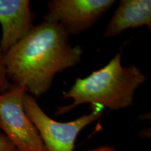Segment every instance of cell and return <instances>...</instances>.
I'll return each mask as SVG.
<instances>
[{
  "label": "cell",
  "mask_w": 151,
  "mask_h": 151,
  "mask_svg": "<svg viewBox=\"0 0 151 151\" xmlns=\"http://www.w3.org/2000/svg\"><path fill=\"white\" fill-rule=\"evenodd\" d=\"M67 32L55 22L43 21L4 53L8 78L39 97L52 87L57 73L81 61L83 48L72 46Z\"/></svg>",
  "instance_id": "cell-1"
},
{
  "label": "cell",
  "mask_w": 151,
  "mask_h": 151,
  "mask_svg": "<svg viewBox=\"0 0 151 151\" xmlns=\"http://www.w3.org/2000/svg\"><path fill=\"white\" fill-rule=\"evenodd\" d=\"M123 47L105 67L85 78H77L73 86L63 93L64 99H72L71 105L58 107L55 114L61 116L79 105L91 104L111 110L132 106L135 91L146 80L135 65H122Z\"/></svg>",
  "instance_id": "cell-2"
},
{
  "label": "cell",
  "mask_w": 151,
  "mask_h": 151,
  "mask_svg": "<svg viewBox=\"0 0 151 151\" xmlns=\"http://www.w3.org/2000/svg\"><path fill=\"white\" fill-rule=\"evenodd\" d=\"M73 121L60 122L50 118L39 106L35 98L26 92L23 97L24 110L32 122L48 151H73L78 134L86 126L102 116L101 107Z\"/></svg>",
  "instance_id": "cell-3"
},
{
  "label": "cell",
  "mask_w": 151,
  "mask_h": 151,
  "mask_svg": "<svg viewBox=\"0 0 151 151\" xmlns=\"http://www.w3.org/2000/svg\"><path fill=\"white\" fill-rule=\"evenodd\" d=\"M23 87L14 85L0 94V129L18 151H48L24 110Z\"/></svg>",
  "instance_id": "cell-4"
},
{
  "label": "cell",
  "mask_w": 151,
  "mask_h": 151,
  "mask_svg": "<svg viewBox=\"0 0 151 151\" xmlns=\"http://www.w3.org/2000/svg\"><path fill=\"white\" fill-rule=\"evenodd\" d=\"M114 0H52L44 21L60 24L67 33L78 35L92 27L111 8Z\"/></svg>",
  "instance_id": "cell-5"
},
{
  "label": "cell",
  "mask_w": 151,
  "mask_h": 151,
  "mask_svg": "<svg viewBox=\"0 0 151 151\" xmlns=\"http://www.w3.org/2000/svg\"><path fill=\"white\" fill-rule=\"evenodd\" d=\"M35 18L29 0H0V45L4 53L29 32Z\"/></svg>",
  "instance_id": "cell-6"
},
{
  "label": "cell",
  "mask_w": 151,
  "mask_h": 151,
  "mask_svg": "<svg viewBox=\"0 0 151 151\" xmlns=\"http://www.w3.org/2000/svg\"><path fill=\"white\" fill-rule=\"evenodd\" d=\"M151 27L150 0H122L106 27L104 37H118L129 28Z\"/></svg>",
  "instance_id": "cell-7"
},
{
  "label": "cell",
  "mask_w": 151,
  "mask_h": 151,
  "mask_svg": "<svg viewBox=\"0 0 151 151\" xmlns=\"http://www.w3.org/2000/svg\"><path fill=\"white\" fill-rule=\"evenodd\" d=\"M14 86L10 82L7 76L6 68L4 62V53L0 45V94L6 92Z\"/></svg>",
  "instance_id": "cell-8"
},
{
  "label": "cell",
  "mask_w": 151,
  "mask_h": 151,
  "mask_svg": "<svg viewBox=\"0 0 151 151\" xmlns=\"http://www.w3.org/2000/svg\"><path fill=\"white\" fill-rule=\"evenodd\" d=\"M0 151H18L6 136L0 134Z\"/></svg>",
  "instance_id": "cell-9"
}]
</instances>
